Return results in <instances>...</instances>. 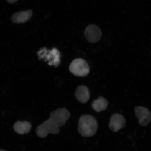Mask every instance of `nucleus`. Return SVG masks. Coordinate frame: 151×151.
Wrapping results in <instances>:
<instances>
[{
	"instance_id": "obj_10",
	"label": "nucleus",
	"mask_w": 151,
	"mask_h": 151,
	"mask_svg": "<svg viewBox=\"0 0 151 151\" xmlns=\"http://www.w3.org/2000/svg\"><path fill=\"white\" fill-rule=\"evenodd\" d=\"M76 97L77 100L82 103H86L90 98L89 89L87 87L84 86H79L75 92Z\"/></svg>"
},
{
	"instance_id": "obj_14",
	"label": "nucleus",
	"mask_w": 151,
	"mask_h": 151,
	"mask_svg": "<svg viewBox=\"0 0 151 151\" xmlns=\"http://www.w3.org/2000/svg\"><path fill=\"white\" fill-rule=\"evenodd\" d=\"M0 151H5L3 150H0Z\"/></svg>"
},
{
	"instance_id": "obj_3",
	"label": "nucleus",
	"mask_w": 151,
	"mask_h": 151,
	"mask_svg": "<svg viewBox=\"0 0 151 151\" xmlns=\"http://www.w3.org/2000/svg\"><path fill=\"white\" fill-rule=\"evenodd\" d=\"M69 69L73 74L78 77L86 76L90 71L88 63L82 58L73 60L69 66Z\"/></svg>"
},
{
	"instance_id": "obj_8",
	"label": "nucleus",
	"mask_w": 151,
	"mask_h": 151,
	"mask_svg": "<svg viewBox=\"0 0 151 151\" xmlns=\"http://www.w3.org/2000/svg\"><path fill=\"white\" fill-rule=\"evenodd\" d=\"M126 120L122 115L115 114L111 116L109 124V127L111 131L117 132L125 126Z\"/></svg>"
},
{
	"instance_id": "obj_9",
	"label": "nucleus",
	"mask_w": 151,
	"mask_h": 151,
	"mask_svg": "<svg viewBox=\"0 0 151 151\" xmlns=\"http://www.w3.org/2000/svg\"><path fill=\"white\" fill-rule=\"evenodd\" d=\"M32 14L33 12L31 10L22 11L13 14L11 17V20L14 23H24L31 19Z\"/></svg>"
},
{
	"instance_id": "obj_11",
	"label": "nucleus",
	"mask_w": 151,
	"mask_h": 151,
	"mask_svg": "<svg viewBox=\"0 0 151 151\" xmlns=\"http://www.w3.org/2000/svg\"><path fill=\"white\" fill-rule=\"evenodd\" d=\"M32 124L30 122L24 121H18L15 123L14 126V131L21 135L25 134L31 131Z\"/></svg>"
},
{
	"instance_id": "obj_2",
	"label": "nucleus",
	"mask_w": 151,
	"mask_h": 151,
	"mask_svg": "<svg viewBox=\"0 0 151 151\" xmlns=\"http://www.w3.org/2000/svg\"><path fill=\"white\" fill-rule=\"evenodd\" d=\"M39 59L44 60L48 62V65L57 67L60 63V54L59 50L56 48L52 50H47L46 47L41 48L37 52Z\"/></svg>"
},
{
	"instance_id": "obj_1",
	"label": "nucleus",
	"mask_w": 151,
	"mask_h": 151,
	"mask_svg": "<svg viewBox=\"0 0 151 151\" xmlns=\"http://www.w3.org/2000/svg\"><path fill=\"white\" fill-rule=\"evenodd\" d=\"M98 124L96 119L91 115L81 116L78 122V131L82 136L90 137L96 133Z\"/></svg>"
},
{
	"instance_id": "obj_12",
	"label": "nucleus",
	"mask_w": 151,
	"mask_h": 151,
	"mask_svg": "<svg viewBox=\"0 0 151 151\" xmlns=\"http://www.w3.org/2000/svg\"><path fill=\"white\" fill-rule=\"evenodd\" d=\"M108 104L107 100L101 96L97 99L94 100L91 106L94 111L99 112L106 110L108 106Z\"/></svg>"
},
{
	"instance_id": "obj_4",
	"label": "nucleus",
	"mask_w": 151,
	"mask_h": 151,
	"mask_svg": "<svg viewBox=\"0 0 151 151\" xmlns=\"http://www.w3.org/2000/svg\"><path fill=\"white\" fill-rule=\"evenodd\" d=\"M36 133L38 137L45 138L49 134H57L59 133V128L49 118L41 125L38 126L36 129Z\"/></svg>"
},
{
	"instance_id": "obj_13",
	"label": "nucleus",
	"mask_w": 151,
	"mask_h": 151,
	"mask_svg": "<svg viewBox=\"0 0 151 151\" xmlns=\"http://www.w3.org/2000/svg\"><path fill=\"white\" fill-rule=\"evenodd\" d=\"M18 0H7V1L9 3L13 4L17 1Z\"/></svg>"
},
{
	"instance_id": "obj_7",
	"label": "nucleus",
	"mask_w": 151,
	"mask_h": 151,
	"mask_svg": "<svg viewBox=\"0 0 151 151\" xmlns=\"http://www.w3.org/2000/svg\"><path fill=\"white\" fill-rule=\"evenodd\" d=\"M136 116L139 119L141 126H147L151 120V114L148 109L144 107L138 106L135 109Z\"/></svg>"
},
{
	"instance_id": "obj_5",
	"label": "nucleus",
	"mask_w": 151,
	"mask_h": 151,
	"mask_svg": "<svg viewBox=\"0 0 151 151\" xmlns=\"http://www.w3.org/2000/svg\"><path fill=\"white\" fill-rule=\"evenodd\" d=\"M70 116V114L67 109L59 108L51 113L49 118L59 128L65 125Z\"/></svg>"
},
{
	"instance_id": "obj_6",
	"label": "nucleus",
	"mask_w": 151,
	"mask_h": 151,
	"mask_svg": "<svg viewBox=\"0 0 151 151\" xmlns=\"http://www.w3.org/2000/svg\"><path fill=\"white\" fill-rule=\"evenodd\" d=\"M84 35L87 40L91 43L98 42L102 36L101 29L97 26L94 24L88 26L85 30Z\"/></svg>"
}]
</instances>
